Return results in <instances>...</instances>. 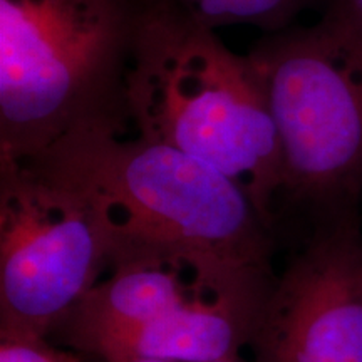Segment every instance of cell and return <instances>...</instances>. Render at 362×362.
<instances>
[{"instance_id":"obj_1","label":"cell","mask_w":362,"mask_h":362,"mask_svg":"<svg viewBox=\"0 0 362 362\" xmlns=\"http://www.w3.org/2000/svg\"><path fill=\"white\" fill-rule=\"evenodd\" d=\"M124 90L138 136L228 176L275 228L282 144L248 54H235L216 30L139 12Z\"/></svg>"},{"instance_id":"obj_2","label":"cell","mask_w":362,"mask_h":362,"mask_svg":"<svg viewBox=\"0 0 362 362\" xmlns=\"http://www.w3.org/2000/svg\"><path fill=\"white\" fill-rule=\"evenodd\" d=\"M274 282L270 269L115 243L103 277L54 332L103 362L226 359L252 344Z\"/></svg>"},{"instance_id":"obj_3","label":"cell","mask_w":362,"mask_h":362,"mask_svg":"<svg viewBox=\"0 0 362 362\" xmlns=\"http://www.w3.org/2000/svg\"><path fill=\"white\" fill-rule=\"evenodd\" d=\"M134 0H0V156L35 160L81 129L123 131Z\"/></svg>"},{"instance_id":"obj_4","label":"cell","mask_w":362,"mask_h":362,"mask_svg":"<svg viewBox=\"0 0 362 362\" xmlns=\"http://www.w3.org/2000/svg\"><path fill=\"white\" fill-rule=\"evenodd\" d=\"M121 134L81 129L25 161L90 194L115 243H146L270 269L274 228L237 183L180 149Z\"/></svg>"},{"instance_id":"obj_5","label":"cell","mask_w":362,"mask_h":362,"mask_svg":"<svg viewBox=\"0 0 362 362\" xmlns=\"http://www.w3.org/2000/svg\"><path fill=\"white\" fill-rule=\"evenodd\" d=\"M248 57L282 144L280 200L309 208L312 218L359 206L362 54L322 16L264 34Z\"/></svg>"},{"instance_id":"obj_6","label":"cell","mask_w":362,"mask_h":362,"mask_svg":"<svg viewBox=\"0 0 362 362\" xmlns=\"http://www.w3.org/2000/svg\"><path fill=\"white\" fill-rule=\"evenodd\" d=\"M112 248L90 194L0 156V339H47L99 282Z\"/></svg>"},{"instance_id":"obj_7","label":"cell","mask_w":362,"mask_h":362,"mask_svg":"<svg viewBox=\"0 0 362 362\" xmlns=\"http://www.w3.org/2000/svg\"><path fill=\"white\" fill-rule=\"evenodd\" d=\"M314 223L272 285L250 346L253 362H362L359 206Z\"/></svg>"},{"instance_id":"obj_8","label":"cell","mask_w":362,"mask_h":362,"mask_svg":"<svg viewBox=\"0 0 362 362\" xmlns=\"http://www.w3.org/2000/svg\"><path fill=\"white\" fill-rule=\"evenodd\" d=\"M319 0H134L139 12L160 13L216 30L250 25L264 34L279 33Z\"/></svg>"},{"instance_id":"obj_9","label":"cell","mask_w":362,"mask_h":362,"mask_svg":"<svg viewBox=\"0 0 362 362\" xmlns=\"http://www.w3.org/2000/svg\"><path fill=\"white\" fill-rule=\"evenodd\" d=\"M0 362H88L71 351L51 346L47 339H0Z\"/></svg>"},{"instance_id":"obj_10","label":"cell","mask_w":362,"mask_h":362,"mask_svg":"<svg viewBox=\"0 0 362 362\" xmlns=\"http://www.w3.org/2000/svg\"><path fill=\"white\" fill-rule=\"evenodd\" d=\"M324 17L362 54V0H329Z\"/></svg>"},{"instance_id":"obj_11","label":"cell","mask_w":362,"mask_h":362,"mask_svg":"<svg viewBox=\"0 0 362 362\" xmlns=\"http://www.w3.org/2000/svg\"><path fill=\"white\" fill-rule=\"evenodd\" d=\"M134 362H161V361H146V359H141V361H134ZM214 362H253V361L243 359L242 356H232V357H226V359H220V361H214Z\"/></svg>"}]
</instances>
